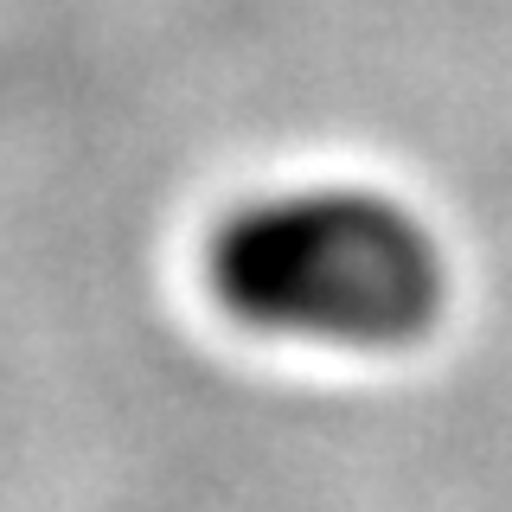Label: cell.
I'll return each instance as SVG.
<instances>
[{"instance_id":"cell-1","label":"cell","mask_w":512,"mask_h":512,"mask_svg":"<svg viewBox=\"0 0 512 512\" xmlns=\"http://www.w3.org/2000/svg\"><path fill=\"white\" fill-rule=\"evenodd\" d=\"M212 288L244 327L282 340L410 346L448 301V263L410 205L365 186H295L218 224Z\"/></svg>"}]
</instances>
